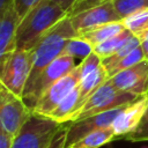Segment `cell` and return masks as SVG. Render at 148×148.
Masks as SVG:
<instances>
[{
    "label": "cell",
    "instance_id": "cell-1",
    "mask_svg": "<svg viewBox=\"0 0 148 148\" xmlns=\"http://www.w3.org/2000/svg\"><path fill=\"white\" fill-rule=\"evenodd\" d=\"M79 36L75 31L69 16H66L60 22H58L53 28H51L35 45L32 51V68L27 82L23 96L31 89L38 75L45 69L52 61L62 54L66 43ZM22 96V98H23Z\"/></svg>",
    "mask_w": 148,
    "mask_h": 148
},
{
    "label": "cell",
    "instance_id": "cell-2",
    "mask_svg": "<svg viewBox=\"0 0 148 148\" xmlns=\"http://www.w3.org/2000/svg\"><path fill=\"white\" fill-rule=\"evenodd\" d=\"M68 16L59 5L42 0L20 22L16 34V49L32 50L38 40L58 22Z\"/></svg>",
    "mask_w": 148,
    "mask_h": 148
},
{
    "label": "cell",
    "instance_id": "cell-3",
    "mask_svg": "<svg viewBox=\"0 0 148 148\" xmlns=\"http://www.w3.org/2000/svg\"><path fill=\"white\" fill-rule=\"evenodd\" d=\"M138 97L139 96L134 94L117 89L108 80L86 99V102L79 110L77 114L72 120V123L82 120L84 118L91 117L97 113H102L112 109L127 105L133 101H135Z\"/></svg>",
    "mask_w": 148,
    "mask_h": 148
},
{
    "label": "cell",
    "instance_id": "cell-4",
    "mask_svg": "<svg viewBox=\"0 0 148 148\" xmlns=\"http://www.w3.org/2000/svg\"><path fill=\"white\" fill-rule=\"evenodd\" d=\"M61 125L64 124L32 112L28 121L15 135L12 148H47Z\"/></svg>",
    "mask_w": 148,
    "mask_h": 148
},
{
    "label": "cell",
    "instance_id": "cell-5",
    "mask_svg": "<svg viewBox=\"0 0 148 148\" xmlns=\"http://www.w3.org/2000/svg\"><path fill=\"white\" fill-rule=\"evenodd\" d=\"M32 68V51L16 49L0 64V83L17 96H23Z\"/></svg>",
    "mask_w": 148,
    "mask_h": 148
},
{
    "label": "cell",
    "instance_id": "cell-6",
    "mask_svg": "<svg viewBox=\"0 0 148 148\" xmlns=\"http://www.w3.org/2000/svg\"><path fill=\"white\" fill-rule=\"evenodd\" d=\"M31 114L24 99L0 83V128L15 136Z\"/></svg>",
    "mask_w": 148,
    "mask_h": 148
},
{
    "label": "cell",
    "instance_id": "cell-7",
    "mask_svg": "<svg viewBox=\"0 0 148 148\" xmlns=\"http://www.w3.org/2000/svg\"><path fill=\"white\" fill-rule=\"evenodd\" d=\"M75 66L76 65L74 58L65 54H61L54 61H52L45 69L42 71L31 89L23 96V99L28 104V106L32 110V108L36 105L38 99L46 92V90L58 80H60L72 69H74Z\"/></svg>",
    "mask_w": 148,
    "mask_h": 148
},
{
    "label": "cell",
    "instance_id": "cell-8",
    "mask_svg": "<svg viewBox=\"0 0 148 148\" xmlns=\"http://www.w3.org/2000/svg\"><path fill=\"white\" fill-rule=\"evenodd\" d=\"M80 68L75 66L67 75L62 76L54 84H52L46 92L38 99L36 105L32 108V112L39 116L49 117L53 110L74 90L80 82Z\"/></svg>",
    "mask_w": 148,
    "mask_h": 148
},
{
    "label": "cell",
    "instance_id": "cell-9",
    "mask_svg": "<svg viewBox=\"0 0 148 148\" xmlns=\"http://www.w3.org/2000/svg\"><path fill=\"white\" fill-rule=\"evenodd\" d=\"M69 18L79 36L96 27L121 21L110 0L104 1L95 7L82 10L73 16H69Z\"/></svg>",
    "mask_w": 148,
    "mask_h": 148
},
{
    "label": "cell",
    "instance_id": "cell-10",
    "mask_svg": "<svg viewBox=\"0 0 148 148\" xmlns=\"http://www.w3.org/2000/svg\"><path fill=\"white\" fill-rule=\"evenodd\" d=\"M109 81L119 90L141 96L148 94V60H142L130 68L111 76Z\"/></svg>",
    "mask_w": 148,
    "mask_h": 148
},
{
    "label": "cell",
    "instance_id": "cell-11",
    "mask_svg": "<svg viewBox=\"0 0 148 148\" xmlns=\"http://www.w3.org/2000/svg\"><path fill=\"white\" fill-rule=\"evenodd\" d=\"M147 110L148 94L139 96L135 101L126 105L124 110L117 116L111 126L117 138H124L125 135L133 133L140 125Z\"/></svg>",
    "mask_w": 148,
    "mask_h": 148
},
{
    "label": "cell",
    "instance_id": "cell-12",
    "mask_svg": "<svg viewBox=\"0 0 148 148\" xmlns=\"http://www.w3.org/2000/svg\"><path fill=\"white\" fill-rule=\"evenodd\" d=\"M125 106L126 105L117 108V109H112V110H109V111H105L102 113H97V114H94L91 117L84 118L79 121L68 123L67 146L76 142L77 140H80L81 138H83L86 134H88L90 132H94V131L101 130V128L111 127L114 119L124 110Z\"/></svg>",
    "mask_w": 148,
    "mask_h": 148
},
{
    "label": "cell",
    "instance_id": "cell-13",
    "mask_svg": "<svg viewBox=\"0 0 148 148\" xmlns=\"http://www.w3.org/2000/svg\"><path fill=\"white\" fill-rule=\"evenodd\" d=\"M21 20L14 6L0 15V64L16 50V34Z\"/></svg>",
    "mask_w": 148,
    "mask_h": 148
},
{
    "label": "cell",
    "instance_id": "cell-14",
    "mask_svg": "<svg viewBox=\"0 0 148 148\" xmlns=\"http://www.w3.org/2000/svg\"><path fill=\"white\" fill-rule=\"evenodd\" d=\"M82 105H83V101L77 84V87L74 90H72V92L53 110V112L49 116V118H51L52 120L59 124L72 123V120L77 114Z\"/></svg>",
    "mask_w": 148,
    "mask_h": 148
},
{
    "label": "cell",
    "instance_id": "cell-15",
    "mask_svg": "<svg viewBox=\"0 0 148 148\" xmlns=\"http://www.w3.org/2000/svg\"><path fill=\"white\" fill-rule=\"evenodd\" d=\"M125 25L123 24V21H118V22H111V23H106L99 27H96L82 35H80V37H82L83 39H86L89 44L94 46L119 35L120 32H123L125 30Z\"/></svg>",
    "mask_w": 148,
    "mask_h": 148
},
{
    "label": "cell",
    "instance_id": "cell-16",
    "mask_svg": "<svg viewBox=\"0 0 148 148\" xmlns=\"http://www.w3.org/2000/svg\"><path fill=\"white\" fill-rule=\"evenodd\" d=\"M116 139L117 135L114 134L112 127H106L86 134L83 138L66 148H101Z\"/></svg>",
    "mask_w": 148,
    "mask_h": 148
},
{
    "label": "cell",
    "instance_id": "cell-17",
    "mask_svg": "<svg viewBox=\"0 0 148 148\" xmlns=\"http://www.w3.org/2000/svg\"><path fill=\"white\" fill-rule=\"evenodd\" d=\"M109 80L108 73L104 68V66L102 65L98 69H96L95 72L88 74L87 76L80 79L79 82V89H80V94L82 97L83 103L86 102V99L97 89L99 88L104 82H106Z\"/></svg>",
    "mask_w": 148,
    "mask_h": 148
},
{
    "label": "cell",
    "instance_id": "cell-18",
    "mask_svg": "<svg viewBox=\"0 0 148 148\" xmlns=\"http://www.w3.org/2000/svg\"><path fill=\"white\" fill-rule=\"evenodd\" d=\"M132 36H133V34L130 30L125 29L119 35H117V36H114V37H112V38H110V39H108V40L94 46V52L102 60L106 59V58L111 57L112 54H114L119 49H121V46H124Z\"/></svg>",
    "mask_w": 148,
    "mask_h": 148
},
{
    "label": "cell",
    "instance_id": "cell-19",
    "mask_svg": "<svg viewBox=\"0 0 148 148\" xmlns=\"http://www.w3.org/2000/svg\"><path fill=\"white\" fill-rule=\"evenodd\" d=\"M94 52V47L91 44H89L86 39H83L80 36H76L74 38H71L66 45L65 49L62 51V54L65 56H69L72 58H77L83 60L84 58H87L90 53Z\"/></svg>",
    "mask_w": 148,
    "mask_h": 148
},
{
    "label": "cell",
    "instance_id": "cell-20",
    "mask_svg": "<svg viewBox=\"0 0 148 148\" xmlns=\"http://www.w3.org/2000/svg\"><path fill=\"white\" fill-rule=\"evenodd\" d=\"M121 21L127 30H130L133 35L138 36L139 34L148 30V7L128 15Z\"/></svg>",
    "mask_w": 148,
    "mask_h": 148
},
{
    "label": "cell",
    "instance_id": "cell-21",
    "mask_svg": "<svg viewBox=\"0 0 148 148\" xmlns=\"http://www.w3.org/2000/svg\"><path fill=\"white\" fill-rule=\"evenodd\" d=\"M142 60H145V56H143L142 49L139 46L133 52H131L128 56H126L125 58L120 59L119 61H117L116 64H113L112 66H110L109 68H105V71H106L108 76L110 79L111 76L118 74L119 72H121V71H124L126 68L132 67L133 65H135V64H138V62H140Z\"/></svg>",
    "mask_w": 148,
    "mask_h": 148
},
{
    "label": "cell",
    "instance_id": "cell-22",
    "mask_svg": "<svg viewBox=\"0 0 148 148\" xmlns=\"http://www.w3.org/2000/svg\"><path fill=\"white\" fill-rule=\"evenodd\" d=\"M117 12L118 16L123 20L128 15L148 7V0H110Z\"/></svg>",
    "mask_w": 148,
    "mask_h": 148
},
{
    "label": "cell",
    "instance_id": "cell-23",
    "mask_svg": "<svg viewBox=\"0 0 148 148\" xmlns=\"http://www.w3.org/2000/svg\"><path fill=\"white\" fill-rule=\"evenodd\" d=\"M139 46H140V40H139V38H138L135 35H133V36L128 39V42H127L124 46H121V49H119L114 54H112L111 57H109V58L102 60L104 68H109L110 66H112L113 64H116L117 61H119L120 59H123V58H125L126 56H128L131 52H133V51H134L136 47H139Z\"/></svg>",
    "mask_w": 148,
    "mask_h": 148
},
{
    "label": "cell",
    "instance_id": "cell-24",
    "mask_svg": "<svg viewBox=\"0 0 148 148\" xmlns=\"http://www.w3.org/2000/svg\"><path fill=\"white\" fill-rule=\"evenodd\" d=\"M103 65L102 59L95 53H90L87 58H84L83 60H81V62L79 64V68H80V79L87 76L88 74L95 72L96 69H98L101 66Z\"/></svg>",
    "mask_w": 148,
    "mask_h": 148
},
{
    "label": "cell",
    "instance_id": "cell-25",
    "mask_svg": "<svg viewBox=\"0 0 148 148\" xmlns=\"http://www.w3.org/2000/svg\"><path fill=\"white\" fill-rule=\"evenodd\" d=\"M123 139L131 141V142H141V141H148V110L146 111V114L143 119L141 120L138 128L131 133L125 135Z\"/></svg>",
    "mask_w": 148,
    "mask_h": 148
},
{
    "label": "cell",
    "instance_id": "cell-26",
    "mask_svg": "<svg viewBox=\"0 0 148 148\" xmlns=\"http://www.w3.org/2000/svg\"><path fill=\"white\" fill-rule=\"evenodd\" d=\"M40 1L42 0H14L13 6L20 20L22 21Z\"/></svg>",
    "mask_w": 148,
    "mask_h": 148
},
{
    "label": "cell",
    "instance_id": "cell-27",
    "mask_svg": "<svg viewBox=\"0 0 148 148\" xmlns=\"http://www.w3.org/2000/svg\"><path fill=\"white\" fill-rule=\"evenodd\" d=\"M67 135H68V124H64L54 134L52 141L47 148H66L67 147Z\"/></svg>",
    "mask_w": 148,
    "mask_h": 148
},
{
    "label": "cell",
    "instance_id": "cell-28",
    "mask_svg": "<svg viewBox=\"0 0 148 148\" xmlns=\"http://www.w3.org/2000/svg\"><path fill=\"white\" fill-rule=\"evenodd\" d=\"M104 1H106V0H80L73 7V9L68 13V16H73V15H75V14L82 12V10H86L88 8H91V7H95L97 5H101Z\"/></svg>",
    "mask_w": 148,
    "mask_h": 148
},
{
    "label": "cell",
    "instance_id": "cell-29",
    "mask_svg": "<svg viewBox=\"0 0 148 148\" xmlns=\"http://www.w3.org/2000/svg\"><path fill=\"white\" fill-rule=\"evenodd\" d=\"M14 135L7 133L5 130L0 128V148H12L14 142Z\"/></svg>",
    "mask_w": 148,
    "mask_h": 148
},
{
    "label": "cell",
    "instance_id": "cell-30",
    "mask_svg": "<svg viewBox=\"0 0 148 148\" xmlns=\"http://www.w3.org/2000/svg\"><path fill=\"white\" fill-rule=\"evenodd\" d=\"M140 40V47L142 49V52H143V56H145V59L148 60V30L139 34L136 36Z\"/></svg>",
    "mask_w": 148,
    "mask_h": 148
},
{
    "label": "cell",
    "instance_id": "cell-31",
    "mask_svg": "<svg viewBox=\"0 0 148 148\" xmlns=\"http://www.w3.org/2000/svg\"><path fill=\"white\" fill-rule=\"evenodd\" d=\"M51 1H53L54 3H57V5H59L64 10H66L67 12V14L73 9V7L80 1V0H51Z\"/></svg>",
    "mask_w": 148,
    "mask_h": 148
},
{
    "label": "cell",
    "instance_id": "cell-32",
    "mask_svg": "<svg viewBox=\"0 0 148 148\" xmlns=\"http://www.w3.org/2000/svg\"><path fill=\"white\" fill-rule=\"evenodd\" d=\"M14 0H0V15L3 14L9 7L13 6Z\"/></svg>",
    "mask_w": 148,
    "mask_h": 148
},
{
    "label": "cell",
    "instance_id": "cell-33",
    "mask_svg": "<svg viewBox=\"0 0 148 148\" xmlns=\"http://www.w3.org/2000/svg\"><path fill=\"white\" fill-rule=\"evenodd\" d=\"M142 148H148V146H143V147H142Z\"/></svg>",
    "mask_w": 148,
    "mask_h": 148
},
{
    "label": "cell",
    "instance_id": "cell-34",
    "mask_svg": "<svg viewBox=\"0 0 148 148\" xmlns=\"http://www.w3.org/2000/svg\"><path fill=\"white\" fill-rule=\"evenodd\" d=\"M106 1H108V0H106Z\"/></svg>",
    "mask_w": 148,
    "mask_h": 148
}]
</instances>
